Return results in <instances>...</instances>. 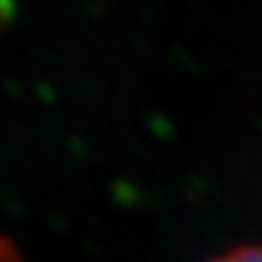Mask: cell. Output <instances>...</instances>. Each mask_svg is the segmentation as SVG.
<instances>
[{"label": "cell", "mask_w": 262, "mask_h": 262, "mask_svg": "<svg viewBox=\"0 0 262 262\" xmlns=\"http://www.w3.org/2000/svg\"><path fill=\"white\" fill-rule=\"evenodd\" d=\"M0 262H11V257H9V251H6V248H0Z\"/></svg>", "instance_id": "obj_2"}, {"label": "cell", "mask_w": 262, "mask_h": 262, "mask_svg": "<svg viewBox=\"0 0 262 262\" xmlns=\"http://www.w3.org/2000/svg\"><path fill=\"white\" fill-rule=\"evenodd\" d=\"M217 262H262V248H237Z\"/></svg>", "instance_id": "obj_1"}]
</instances>
